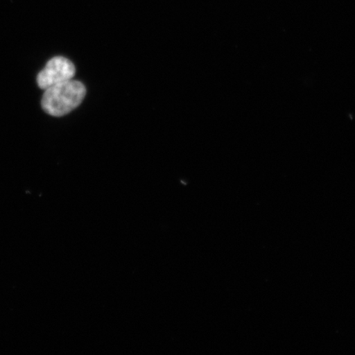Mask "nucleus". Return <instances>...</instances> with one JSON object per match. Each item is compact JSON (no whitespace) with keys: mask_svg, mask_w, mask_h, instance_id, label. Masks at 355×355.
<instances>
[{"mask_svg":"<svg viewBox=\"0 0 355 355\" xmlns=\"http://www.w3.org/2000/svg\"><path fill=\"white\" fill-rule=\"evenodd\" d=\"M86 93L85 86L76 80L57 84L44 90L42 109L51 116H64L82 104Z\"/></svg>","mask_w":355,"mask_h":355,"instance_id":"nucleus-1","label":"nucleus"},{"mask_svg":"<svg viewBox=\"0 0 355 355\" xmlns=\"http://www.w3.org/2000/svg\"><path fill=\"white\" fill-rule=\"evenodd\" d=\"M76 73L74 64L64 57L57 56L48 61L37 75L38 87L42 90L72 80Z\"/></svg>","mask_w":355,"mask_h":355,"instance_id":"nucleus-2","label":"nucleus"}]
</instances>
